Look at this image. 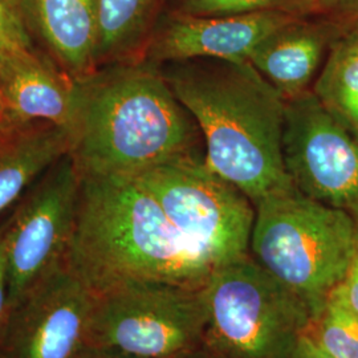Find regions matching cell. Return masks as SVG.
<instances>
[{"mask_svg": "<svg viewBox=\"0 0 358 358\" xmlns=\"http://www.w3.org/2000/svg\"><path fill=\"white\" fill-rule=\"evenodd\" d=\"M71 150L81 176L134 177L177 159H206L190 112L159 65L115 63L73 80Z\"/></svg>", "mask_w": 358, "mask_h": 358, "instance_id": "obj_1", "label": "cell"}, {"mask_svg": "<svg viewBox=\"0 0 358 358\" xmlns=\"http://www.w3.org/2000/svg\"><path fill=\"white\" fill-rule=\"evenodd\" d=\"M159 69L201 129L210 169L254 205L294 186L282 158L287 100L248 60L192 59Z\"/></svg>", "mask_w": 358, "mask_h": 358, "instance_id": "obj_2", "label": "cell"}, {"mask_svg": "<svg viewBox=\"0 0 358 358\" xmlns=\"http://www.w3.org/2000/svg\"><path fill=\"white\" fill-rule=\"evenodd\" d=\"M64 260L92 294L129 282L203 287L217 268L128 176H81Z\"/></svg>", "mask_w": 358, "mask_h": 358, "instance_id": "obj_3", "label": "cell"}, {"mask_svg": "<svg viewBox=\"0 0 358 358\" xmlns=\"http://www.w3.org/2000/svg\"><path fill=\"white\" fill-rule=\"evenodd\" d=\"M255 210L252 257L300 296L316 317L357 252L356 220L296 186L262 199Z\"/></svg>", "mask_w": 358, "mask_h": 358, "instance_id": "obj_4", "label": "cell"}, {"mask_svg": "<svg viewBox=\"0 0 358 358\" xmlns=\"http://www.w3.org/2000/svg\"><path fill=\"white\" fill-rule=\"evenodd\" d=\"M203 296V343L217 358H291L315 317L250 254L214 269Z\"/></svg>", "mask_w": 358, "mask_h": 358, "instance_id": "obj_5", "label": "cell"}, {"mask_svg": "<svg viewBox=\"0 0 358 358\" xmlns=\"http://www.w3.org/2000/svg\"><path fill=\"white\" fill-rule=\"evenodd\" d=\"M203 287L129 282L93 294L87 345L141 358H182L203 343Z\"/></svg>", "mask_w": 358, "mask_h": 358, "instance_id": "obj_6", "label": "cell"}, {"mask_svg": "<svg viewBox=\"0 0 358 358\" xmlns=\"http://www.w3.org/2000/svg\"><path fill=\"white\" fill-rule=\"evenodd\" d=\"M173 226L217 267L248 255L255 205L206 159H177L134 176Z\"/></svg>", "mask_w": 358, "mask_h": 358, "instance_id": "obj_7", "label": "cell"}, {"mask_svg": "<svg viewBox=\"0 0 358 358\" xmlns=\"http://www.w3.org/2000/svg\"><path fill=\"white\" fill-rule=\"evenodd\" d=\"M282 158L300 192L358 224V145L312 90L287 100Z\"/></svg>", "mask_w": 358, "mask_h": 358, "instance_id": "obj_8", "label": "cell"}, {"mask_svg": "<svg viewBox=\"0 0 358 358\" xmlns=\"http://www.w3.org/2000/svg\"><path fill=\"white\" fill-rule=\"evenodd\" d=\"M81 174L69 153L55 162L10 217L11 307L47 271L64 262L76 222Z\"/></svg>", "mask_w": 358, "mask_h": 358, "instance_id": "obj_9", "label": "cell"}, {"mask_svg": "<svg viewBox=\"0 0 358 358\" xmlns=\"http://www.w3.org/2000/svg\"><path fill=\"white\" fill-rule=\"evenodd\" d=\"M93 294L64 262L13 304L0 334V358H76L87 345Z\"/></svg>", "mask_w": 358, "mask_h": 358, "instance_id": "obj_10", "label": "cell"}, {"mask_svg": "<svg viewBox=\"0 0 358 358\" xmlns=\"http://www.w3.org/2000/svg\"><path fill=\"white\" fill-rule=\"evenodd\" d=\"M303 15L266 13L159 16L142 60L155 65L192 59L248 60L256 47L276 29Z\"/></svg>", "mask_w": 358, "mask_h": 358, "instance_id": "obj_11", "label": "cell"}, {"mask_svg": "<svg viewBox=\"0 0 358 358\" xmlns=\"http://www.w3.org/2000/svg\"><path fill=\"white\" fill-rule=\"evenodd\" d=\"M315 15L294 17L264 38L248 62L285 100L310 92L346 28Z\"/></svg>", "mask_w": 358, "mask_h": 358, "instance_id": "obj_12", "label": "cell"}, {"mask_svg": "<svg viewBox=\"0 0 358 358\" xmlns=\"http://www.w3.org/2000/svg\"><path fill=\"white\" fill-rule=\"evenodd\" d=\"M0 90L15 122H50L71 129L73 80L32 50L0 55Z\"/></svg>", "mask_w": 358, "mask_h": 358, "instance_id": "obj_13", "label": "cell"}, {"mask_svg": "<svg viewBox=\"0 0 358 358\" xmlns=\"http://www.w3.org/2000/svg\"><path fill=\"white\" fill-rule=\"evenodd\" d=\"M26 24L32 23L62 65L78 80L97 69L96 0H13Z\"/></svg>", "mask_w": 358, "mask_h": 358, "instance_id": "obj_14", "label": "cell"}, {"mask_svg": "<svg viewBox=\"0 0 358 358\" xmlns=\"http://www.w3.org/2000/svg\"><path fill=\"white\" fill-rule=\"evenodd\" d=\"M71 150V129L17 122L0 134V214Z\"/></svg>", "mask_w": 358, "mask_h": 358, "instance_id": "obj_15", "label": "cell"}, {"mask_svg": "<svg viewBox=\"0 0 358 358\" xmlns=\"http://www.w3.org/2000/svg\"><path fill=\"white\" fill-rule=\"evenodd\" d=\"M164 0H96L97 68L142 60Z\"/></svg>", "mask_w": 358, "mask_h": 358, "instance_id": "obj_16", "label": "cell"}, {"mask_svg": "<svg viewBox=\"0 0 358 358\" xmlns=\"http://www.w3.org/2000/svg\"><path fill=\"white\" fill-rule=\"evenodd\" d=\"M312 92L358 145V23L337 38Z\"/></svg>", "mask_w": 358, "mask_h": 358, "instance_id": "obj_17", "label": "cell"}, {"mask_svg": "<svg viewBox=\"0 0 358 358\" xmlns=\"http://www.w3.org/2000/svg\"><path fill=\"white\" fill-rule=\"evenodd\" d=\"M308 333L333 358H358V317L337 297H328Z\"/></svg>", "mask_w": 358, "mask_h": 358, "instance_id": "obj_18", "label": "cell"}, {"mask_svg": "<svg viewBox=\"0 0 358 358\" xmlns=\"http://www.w3.org/2000/svg\"><path fill=\"white\" fill-rule=\"evenodd\" d=\"M166 13L192 16L278 13L309 15V0H164Z\"/></svg>", "mask_w": 358, "mask_h": 358, "instance_id": "obj_19", "label": "cell"}, {"mask_svg": "<svg viewBox=\"0 0 358 358\" xmlns=\"http://www.w3.org/2000/svg\"><path fill=\"white\" fill-rule=\"evenodd\" d=\"M32 50L28 27L13 0H0V55Z\"/></svg>", "mask_w": 358, "mask_h": 358, "instance_id": "obj_20", "label": "cell"}, {"mask_svg": "<svg viewBox=\"0 0 358 358\" xmlns=\"http://www.w3.org/2000/svg\"><path fill=\"white\" fill-rule=\"evenodd\" d=\"M309 15L352 26L358 23V0H309Z\"/></svg>", "mask_w": 358, "mask_h": 358, "instance_id": "obj_21", "label": "cell"}, {"mask_svg": "<svg viewBox=\"0 0 358 358\" xmlns=\"http://www.w3.org/2000/svg\"><path fill=\"white\" fill-rule=\"evenodd\" d=\"M8 229L10 217L0 223V334L3 332L4 324L11 309L10 300V282H8V257H7V243H8Z\"/></svg>", "mask_w": 358, "mask_h": 358, "instance_id": "obj_22", "label": "cell"}, {"mask_svg": "<svg viewBox=\"0 0 358 358\" xmlns=\"http://www.w3.org/2000/svg\"><path fill=\"white\" fill-rule=\"evenodd\" d=\"M329 296L337 297L350 312L358 317V250L353 257L345 278Z\"/></svg>", "mask_w": 358, "mask_h": 358, "instance_id": "obj_23", "label": "cell"}, {"mask_svg": "<svg viewBox=\"0 0 358 358\" xmlns=\"http://www.w3.org/2000/svg\"><path fill=\"white\" fill-rule=\"evenodd\" d=\"M291 358H333L328 353H325L320 346L315 343V340L309 336V333H304L294 348Z\"/></svg>", "mask_w": 358, "mask_h": 358, "instance_id": "obj_24", "label": "cell"}, {"mask_svg": "<svg viewBox=\"0 0 358 358\" xmlns=\"http://www.w3.org/2000/svg\"><path fill=\"white\" fill-rule=\"evenodd\" d=\"M76 358H141L125 352L105 348V346L85 345L84 349L77 355Z\"/></svg>", "mask_w": 358, "mask_h": 358, "instance_id": "obj_25", "label": "cell"}, {"mask_svg": "<svg viewBox=\"0 0 358 358\" xmlns=\"http://www.w3.org/2000/svg\"><path fill=\"white\" fill-rule=\"evenodd\" d=\"M15 124H17V122H15L13 115L10 112V108L6 101V97L0 90V134L3 131H6L7 129L13 128Z\"/></svg>", "mask_w": 358, "mask_h": 358, "instance_id": "obj_26", "label": "cell"}]
</instances>
